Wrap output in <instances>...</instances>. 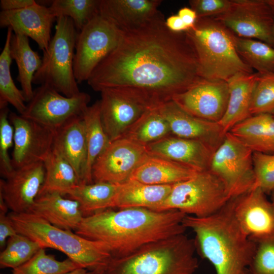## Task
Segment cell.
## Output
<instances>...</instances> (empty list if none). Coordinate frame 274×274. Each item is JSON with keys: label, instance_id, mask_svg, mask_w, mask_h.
Instances as JSON below:
<instances>
[{"label": "cell", "instance_id": "obj_40", "mask_svg": "<svg viewBox=\"0 0 274 274\" xmlns=\"http://www.w3.org/2000/svg\"><path fill=\"white\" fill-rule=\"evenodd\" d=\"M0 173L5 179L15 170L9 149L14 146V128L9 118L10 112L8 106L0 109Z\"/></svg>", "mask_w": 274, "mask_h": 274}, {"label": "cell", "instance_id": "obj_31", "mask_svg": "<svg viewBox=\"0 0 274 274\" xmlns=\"http://www.w3.org/2000/svg\"><path fill=\"white\" fill-rule=\"evenodd\" d=\"M87 146V162L84 184L93 183L92 168L96 159L110 142L104 129L100 100L88 106L82 115Z\"/></svg>", "mask_w": 274, "mask_h": 274}, {"label": "cell", "instance_id": "obj_8", "mask_svg": "<svg viewBox=\"0 0 274 274\" xmlns=\"http://www.w3.org/2000/svg\"><path fill=\"white\" fill-rule=\"evenodd\" d=\"M231 199L222 181L210 170L173 185L165 200L155 210H177L203 218L222 209Z\"/></svg>", "mask_w": 274, "mask_h": 274}, {"label": "cell", "instance_id": "obj_52", "mask_svg": "<svg viewBox=\"0 0 274 274\" xmlns=\"http://www.w3.org/2000/svg\"><path fill=\"white\" fill-rule=\"evenodd\" d=\"M273 36H274V26H273Z\"/></svg>", "mask_w": 274, "mask_h": 274}, {"label": "cell", "instance_id": "obj_2", "mask_svg": "<svg viewBox=\"0 0 274 274\" xmlns=\"http://www.w3.org/2000/svg\"><path fill=\"white\" fill-rule=\"evenodd\" d=\"M186 215L177 210L146 208L107 209L84 217L75 233L101 242L112 257L128 254L149 243L184 233Z\"/></svg>", "mask_w": 274, "mask_h": 274}, {"label": "cell", "instance_id": "obj_34", "mask_svg": "<svg viewBox=\"0 0 274 274\" xmlns=\"http://www.w3.org/2000/svg\"><path fill=\"white\" fill-rule=\"evenodd\" d=\"M170 135L168 124L156 108L146 111L122 137L147 146Z\"/></svg>", "mask_w": 274, "mask_h": 274}, {"label": "cell", "instance_id": "obj_23", "mask_svg": "<svg viewBox=\"0 0 274 274\" xmlns=\"http://www.w3.org/2000/svg\"><path fill=\"white\" fill-rule=\"evenodd\" d=\"M63 196L57 192L40 194L30 213L56 227L75 230L81 222L83 214L77 200Z\"/></svg>", "mask_w": 274, "mask_h": 274}, {"label": "cell", "instance_id": "obj_51", "mask_svg": "<svg viewBox=\"0 0 274 274\" xmlns=\"http://www.w3.org/2000/svg\"><path fill=\"white\" fill-rule=\"evenodd\" d=\"M271 195V201H272V202L274 204V190L272 191V192L270 194Z\"/></svg>", "mask_w": 274, "mask_h": 274}, {"label": "cell", "instance_id": "obj_42", "mask_svg": "<svg viewBox=\"0 0 274 274\" xmlns=\"http://www.w3.org/2000/svg\"><path fill=\"white\" fill-rule=\"evenodd\" d=\"M254 254L250 266L251 274H274V234L253 241Z\"/></svg>", "mask_w": 274, "mask_h": 274}, {"label": "cell", "instance_id": "obj_21", "mask_svg": "<svg viewBox=\"0 0 274 274\" xmlns=\"http://www.w3.org/2000/svg\"><path fill=\"white\" fill-rule=\"evenodd\" d=\"M160 0H100L98 13L121 31L135 30L164 16Z\"/></svg>", "mask_w": 274, "mask_h": 274}, {"label": "cell", "instance_id": "obj_22", "mask_svg": "<svg viewBox=\"0 0 274 274\" xmlns=\"http://www.w3.org/2000/svg\"><path fill=\"white\" fill-rule=\"evenodd\" d=\"M149 154L161 157L197 172L209 170L215 151L195 140L168 135L146 146Z\"/></svg>", "mask_w": 274, "mask_h": 274}, {"label": "cell", "instance_id": "obj_3", "mask_svg": "<svg viewBox=\"0 0 274 274\" xmlns=\"http://www.w3.org/2000/svg\"><path fill=\"white\" fill-rule=\"evenodd\" d=\"M233 207L232 198L209 217L186 215L183 224L194 233L196 249L213 265L216 274H251L255 243L241 228Z\"/></svg>", "mask_w": 274, "mask_h": 274}, {"label": "cell", "instance_id": "obj_10", "mask_svg": "<svg viewBox=\"0 0 274 274\" xmlns=\"http://www.w3.org/2000/svg\"><path fill=\"white\" fill-rule=\"evenodd\" d=\"M253 153L229 131L213 154L209 170L222 181L231 198L245 194L253 187Z\"/></svg>", "mask_w": 274, "mask_h": 274}, {"label": "cell", "instance_id": "obj_46", "mask_svg": "<svg viewBox=\"0 0 274 274\" xmlns=\"http://www.w3.org/2000/svg\"><path fill=\"white\" fill-rule=\"evenodd\" d=\"M165 25L170 31L175 32H184L189 30L180 17L178 15H173L165 20Z\"/></svg>", "mask_w": 274, "mask_h": 274}, {"label": "cell", "instance_id": "obj_13", "mask_svg": "<svg viewBox=\"0 0 274 274\" xmlns=\"http://www.w3.org/2000/svg\"><path fill=\"white\" fill-rule=\"evenodd\" d=\"M149 155L146 146L128 139L111 141L93 165V181L124 183Z\"/></svg>", "mask_w": 274, "mask_h": 274}, {"label": "cell", "instance_id": "obj_7", "mask_svg": "<svg viewBox=\"0 0 274 274\" xmlns=\"http://www.w3.org/2000/svg\"><path fill=\"white\" fill-rule=\"evenodd\" d=\"M55 31L43 51L42 64L35 73L33 83L47 84L67 97L81 92L74 74V59L78 33L70 18H56Z\"/></svg>", "mask_w": 274, "mask_h": 274}, {"label": "cell", "instance_id": "obj_20", "mask_svg": "<svg viewBox=\"0 0 274 274\" xmlns=\"http://www.w3.org/2000/svg\"><path fill=\"white\" fill-rule=\"evenodd\" d=\"M56 19L49 7L38 2L21 10L0 12L1 27L10 28L14 34L30 38L43 51L51 40V28Z\"/></svg>", "mask_w": 274, "mask_h": 274}, {"label": "cell", "instance_id": "obj_26", "mask_svg": "<svg viewBox=\"0 0 274 274\" xmlns=\"http://www.w3.org/2000/svg\"><path fill=\"white\" fill-rule=\"evenodd\" d=\"M198 172L169 159L149 154L128 180L151 185H174L192 178Z\"/></svg>", "mask_w": 274, "mask_h": 274}, {"label": "cell", "instance_id": "obj_29", "mask_svg": "<svg viewBox=\"0 0 274 274\" xmlns=\"http://www.w3.org/2000/svg\"><path fill=\"white\" fill-rule=\"evenodd\" d=\"M119 185L109 182L81 184L70 191L66 195L79 203L83 216L86 217L115 208Z\"/></svg>", "mask_w": 274, "mask_h": 274}, {"label": "cell", "instance_id": "obj_50", "mask_svg": "<svg viewBox=\"0 0 274 274\" xmlns=\"http://www.w3.org/2000/svg\"><path fill=\"white\" fill-rule=\"evenodd\" d=\"M93 274H103V269L93 271Z\"/></svg>", "mask_w": 274, "mask_h": 274}, {"label": "cell", "instance_id": "obj_38", "mask_svg": "<svg viewBox=\"0 0 274 274\" xmlns=\"http://www.w3.org/2000/svg\"><path fill=\"white\" fill-rule=\"evenodd\" d=\"M81 267L67 258L57 260L41 248L30 260L12 270L13 274H64ZM82 268V267H81Z\"/></svg>", "mask_w": 274, "mask_h": 274}, {"label": "cell", "instance_id": "obj_18", "mask_svg": "<svg viewBox=\"0 0 274 274\" xmlns=\"http://www.w3.org/2000/svg\"><path fill=\"white\" fill-rule=\"evenodd\" d=\"M43 162L15 168L0 180V195L8 209L16 213H30L45 180Z\"/></svg>", "mask_w": 274, "mask_h": 274}, {"label": "cell", "instance_id": "obj_24", "mask_svg": "<svg viewBox=\"0 0 274 274\" xmlns=\"http://www.w3.org/2000/svg\"><path fill=\"white\" fill-rule=\"evenodd\" d=\"M53 148L73 166L80 185L84 184L87 146L82 115L73 118L56 132Z\"/></svg>", "mask_w": 274, "mask_h": 274}, {"label": "cell", "instance_id": "obj_16", "mask_svg": "<svg viewBox=\"0 0 274 274\" xmlns=\"http://www.w3.org/2000/svg\"><path fill=\"white\" fill-rule=\"evenodd\" d=\"M100 92L101 120L110 142L122 138L146 111L152 109L140 97L121 90L106 89Z\"/></svg>", "mask_w": 274, "mask_h": 274}, {"label": "cell", "instance_id": "obj_33", "mask_svg": "<svg viewBox=\"0 0 274 274\" xmlns=\"http://www.w3.org/2000/svg\"><path fill=\"white\" fill-rule=\"evenodd\" d=\"M12 30L7 28L4 48L0 54V109L11 105L22 115L26 110V98L21 90L16 86L11 72L12 58L10 54V43Z\"/></svg>", "mask_w": 274, "mask_h": 274}, {"label": "cell", "instance_id": "obj_43", "mask_svg": "<svg viewBox=\"0 0 274 274\" xmlns=\"http://www.w3.org/2000/svg\"><path fill=\"white\" fill-rule=\"evenodd\" d=\"M231 0H190V8L196 13L197 18L214 17L225 13Z\"/></svg>", "mask_w": 274, "mask_h": 274}, {"label": "cell", "instance_id": "obj_39", "mask_svg": "<svg viewBox=\"0 0 274 274\" xmlns=\"http://www.w3.org/2000/svg\"><path fill=\"white\" fill-rule=\"evenodd\" d=\"M250 114L251 116L274 115V73L259 74L252 96Z\"/></svg>", "mask_w": 274, "mask_h": 274}, {"label": "cell", "instance_id": "obj_45", "mask_svg": "<svg viewBox=\"0 0 274 274\" xmlns=\"http://www.w3.org/2000/svg\"><path fill=\"white\" fill-rule=\"evenodd\" d=\"M34 0H1L2 11H9L21 10L33 5Z\"/></svg>", "mask_w": 274, "mask_h": 274}, {"label": "cell", "instance_id": "obj_28", "mask_svg": "<svg viewBox=\"0 0 274 274\" xmlns=\"http://www.w3.org/2000/svg\"><path fill=\"white\" fill-rule=\"evenodd\" d=\"M173 186L128 180L119 185L115 208H141L155 210L168 196Z\"/></svg>", "mask_w": 274, "mask_h": 274}, {"label": "cell", "instance_id": "obj_30", "mask_svg": "<svg viewBox=\"0 0 274 274\" xmlns=\"http://www.w3.org/2000/svg\"><path fill=\"white\" fill-rule=\"evenodd\" d=\"M10 54L18 68L17 81L28 102L33 95V78L40 67L42 58L31 48L28 38L13 34L10 43Z\"/></svg>", "mask_w": 274, "mask_h": 274}, {"label": "cell", "instance_id": "obj_53", "mask_svg": "<svg viewBox=\"0 0 274 274\" xmlns=\"http://www.w3.org/2000/svg\"><path fill=\"white\" fill-rule=\"evenodd\" d=\"M1 274H4V273H1ZM13 274V273H12Z\"/></svg>", "mask_w": 274, "mask_h": 274}, {"label": "cell", "instance_id": "obj_6", "mask_svg": "<svg viewBox=\"0 0 274 274\" xmlns=\"http://www.w3.org/2000/svg\"><path fill=\"white\" fill-rule=\"evenodd\" d=\"M8 215L17 233L28 237L43 248L64 253L82 268L91 271L102 269L112 257L105 244L56 227L32 213L11 212Z\"/></svg>", "mask_w": 274, "mask_h": 274}, {"label": "cell", "instance_id": "obj_11", "mask_svg": "<svg viewBox=\"0 0 274 274\" xmlns=\"http://www.w3.org/2000/svg\"><path fill=\"white\" fill-rule=\"evenodd\" d=\"M90 101V96L86 92L67 97L42 84L34 90L21 115L56 132L73 118L82 115Z\"/></svg>", "mask_w": 274, "mask_h": 274}, {"label": "cell", "instance_id": "obj_9", "mask_svg": "<svg viewBox=\"0 0 274 274\" xmlns=\"http://www.w3.org/2000/svg\"><path fill=\"white\" fill-rule=\"evenodd\" d=\"M121 35L122 31L99 13L78 31L74 70L78 84L87 81L97 65L117 47Z\"/></svg>", "mask_w": 274, "mask_h": 274}, {"label": "cell", "instance_id": "obj_36", "mask_svg": "<svg viewBox=\"0 0 274 274\" xmlns=\"http://www.w3.org/2000/svg\"><path fill=\"white\" fill-rule=\"evenodd\" d=\"M100 0H54L49 7L56 17L70 18L78 31L98 14Z\"/></svg>", "mask_w": 274, "mask_h": 274}, {"label": "cell", "instance_id": "obj_4", "mask_svg": "<svg viewBox=\"0 0 274 274\" xmlns=\"http://www.w3.org/2000/svg\"><path fill=\"white\" fill-rule=\"evenodd\" d=\"M196 250L194 239L179 234L112 257L103 274H194L198 266Z\"/></svg>", "mask_w": 274, "mask_h": 274}, {"label": "cell", "instance_id": "obj_19", "mask_svg": "<svg viewBox=\"0 0 274 274\" xmlns=\"http://www.w3.org/2000/svg\"><path fill=\"white\" fill-rule=\"evenodd\" d=\"M157 108L167 121L172 135L201 141L214 151L222 143L227 133L218 123L194 117L182 109L173 100Z\"/></svg>", "mask_w": 274, "mask_h": 274}, {"label": "cell", "instance_id": "obj_47", "mask_svg": "<svg viewBox=\"0 0 274 274\" xmlns=\"http://www.w3.org/2000/svg\"><path fill=\"white\" fill-rule=\"evenodd\" d=\"M178 15L187 25L189 29L194 26L197 19L196 12L191 8L186 7L182 8L179 10Z\"/></svg>", "mask_w": 274, "mask_h": 274}, {"label": "cell", "instance_id": "obj_14", "mask_svg": "<svg viewBox=\"0 0 274 274\" xmlns=\"http://www.w3.org/2000/svg\"><path fill=\"white\" fill-rule=\"evenodd\" d=\"M9 118L14 131V168L43 162L53 148L56 132L14 112Z\"/></svg>", "mask_w": 274, "mask_h": 274}, {"label": "cell", "instance_id": "obj_44", "mask_svg": "<svg viewBox=\"0 0 274 274\" xmlns=\"http://www.w3.org/2000/svg\"><path fill=\"white\" fill-rule=\"evenodd\" d=\"M17 232L7 212L0 211V248L3 250L8 238Z\"/></svg>", "mask_w": 274, "mask_h": 274}, {"label": "cell", "instance_id": "obj_25", "mask_svg": "<svg viewBox=\"0 0 274 274\" xmlns=\"http://www.w3.org/2000/svg\"><path fill=\"white\" fill-rule=\"evenodd\" d=\"M259 74L238 73L227 81L229 97L225 113L218 123L226 133L251 116L250 107Z\"/></svg>", "mask_w": 274, "mask_h": 274}, {"label": "cell", "instance_id": "obj_32", "mask_svg": "<svg viewBox=\"0 0 274 274\" xmlns=\"http://www.w3.org/2000/svg\"><path fill=\"white\" fill-rule=\"evenodd\" d=\"M45 175L39 195L57 192L63 195L80 185L76 173L71 164L54 148L43 161Z\"/></svg>", "mask_w": 274, "mask_h": 274}, {"label": "cell", "instance_id": "obj_17", "mask_svg": "<svg viewBox=\"0 0 274 274\" xmlns=\"http://www.w3.org/2000/svg\"><path fill=\"white\" fill-rule=\"evenodd\" d=\"M266 195L259 188H252L233 198L235 218L253 241L274 234V204Z\"/></svg>", "mask_w": 274, "mask_h": 274}, {"label": "cell", "instance_id": "obj_12", "mask_svg": "<svg viewBox=\"0 0 274 274\" xmlns=\"http://www.w3.org/2000/svg\"><path fill=\"white\" fill-rule=\"evenodd\" d=\"M236 36L274 47V14L266 0H231L228 9L214 17Z\"/></svg>", "mask_w": 274, "mask_h": 274}, {"label": "cell", "instance_id": "obj_1", "mask_svg": "<svg viewBox=\"0 0 274 274\" xmlns=\"http://www.w3.org/2000/svg\"><path fill=\"white\" fill-rule=\"evenodd\" d=\"M163 16L140 29L122 32L117 47L95 68L88 85L95 91L121 90L152 109L201 79L186 33L169 30Z\"/></svg>", "mask_w": 274, "mask_h": 274}, {"label": "cell", "instance_id": "obj_15", "mask_svg": "<svg viewBox=\"0 0 274 274\" xmlns=\"http://www.w3.org/2000/svg\"><path fill=\"white\" fill-rule=\"evenodd\" d=\"M228 97L227 81L201 78L185 91L175 95L172 100L194 117L218 123L225 113Z\"/></svg>", "mask_w": 274, "mask_h": 274}, {"label": "cell", "instance_id": "obj_37", "mask_svg": "<svg viewBox=\"0 0 274 274\" xmlns=\"http://www.w3.org/2000/svg\"><path fill=\"white\" fill-rule=\"evenodd\" d=\"M41 248L36 242L17 233L9 237L0 254L2 268L19 267L30 260Z\"/></svg>", "mask_w": 274, "mask_h": 274}, {"label": "cell", "instance_id": "obj_49", "mask_svg": "<svg viewBox=\"0 0 274 274\" xmlns=\"http://www.w3.org/2000/svg\"><path fill=\"white\" fill-rule=\"evenodd\" d=\"M274 14V0H266Z\"/></svg>", "mask_w": 274, "mask_h": 274}, {"label": "cell", "instance_id": "obj_5", "mask_svg": "<svg viewBox=\"0 0 274 274\" xmlns=\"http://www.w3.org/2000/svg\"><path fill=\"white\" fill-rule=\"evenodd\" d=\"M185 32L195 53L201 78L227 81L237 74L253 73L237 51L235 35L220 21L197 18Z\"/></svg>", "mask_w": 274, "mask_h": 274}, {"label": "cell", "instance_id": "obj_35", "mask_svg": "<svg viewBox=\"0 0 274 274\" xmlns=\"http://www.w3.org/2000/svg\"><path fill=\"white\" fill-rule=\"evenodd\" d=\"M237 51L253 70L259 74L274 73V47L263 42L235 36Z\"/></svg>", "mask_w": 274, "mask_h": 274}, {"label": "cell", "instance_id": "obj_27", "mask_svg": "<svg viewBox=\"0 0 274 274\" xmlns=\"http://www.w3.org/2000/svg\"><path fill=\"white\" fill-rule=\"evenodd\" d=\"M254 152L274 154V115H252L229 131Z\"/></svg>", "mask_w": 274, "mask_h": 274}, {"label": "cell", "instance_id": "obj_48", "mask_svg": "<svg viewBox=\"0 0 274 274\" xmlns=\"http://www.w3.org/2000/svg\"><path fill=\"white\" fill-rule=\"evenodd\" d=\"M64 274H93V271L80 267Z\"/></svg>", "mask_w": 274, "mask_h": 274}, {"label": "cell", "instance_id": "obj_41", "mask_svg": "<svg viewBox=\"0 0 274 274\" xmlns=\"http://www.w3.org/2000/svg\"><path fill=\"white\" fill-rule=\"evenodd\" d=\"M253 162L255 181L252 188L270 194L274 190V154L254 152Z\"/></svg>", "mask_w": 274, "mask_h": 274}]
</instances>
